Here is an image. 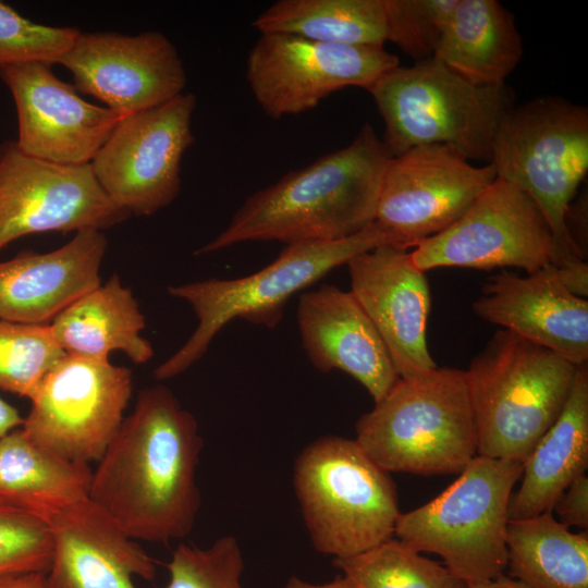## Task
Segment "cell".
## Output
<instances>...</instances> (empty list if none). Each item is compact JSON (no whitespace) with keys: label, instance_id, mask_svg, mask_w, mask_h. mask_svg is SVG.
Returning <instances> with one entry per match:
<instances>
[{"label":"cell","instance_id":"cell-1","mask_svg":"<svg viewBox=\"0 0 588 588\" xmlns=\"http://www.w3.org/2000/svg\"><path fill=\"white\" fill-rule=\"evenodd\" d=\"M195 417L161 384L143 389L91 473L88 499L134 540L186 537L200 506Z\"/></svg>","mask_w":588,"mask_h":588},{"label":"cell","instance_id":"cell-2","mask_svg":"<svg viewBox=\"0 0 588 588\" xmlns=\"http://www.w3.org/2000/svg\"><path fill=\"white\" fill-rule=\"evenodd\" d=\"M392 156L375 128L364 124L346 147L290 171L248 196L226 228L195 252L215 253L245 242H331L375 221Z\"/></svg>","mask_w":588,"mask_h":588},{"label":"cell","instance_id":"cell-3","mask_svg":"<svg viewBox=\"0 0 588 588\" xmlns=\"http://www.w3.org/2000/svg\"><path fill=\"white\" fill-rule=\"evenodd\" d=\"M576 369L509 330L494 332L464 370L477 455L523 464L561 414Z\"/></svg>","mask_w":588,"mask_h":588},{"label":"cell","instance_id":"cell-4","mask_svg":"<svg viewBox=\"0 0 588 588\" xmlns=\"http://www.w3.org/2000/svg\"><path fill=\"white\" fill-rule=\"evenodd\" d=\"M384 244L404 245L373 221L343 240L289 244L271 264L246 277L169 286V295L192 306L198 324L187 341L155 369L154 377L167 380L183 373L204 356L217 333L231 320L241 318L274 328L294 294L354 256Z\"/></svg>","mask_w":588,"mask_h":588},{"label":"cell","instance_id":"cell-5","mask_svg":"<svg viewBox=\"0 0 588 588\" xmlns=\"http://www.w3.org/2000/svg\"><path fill=\"white\" fill-rule=\"evenodd\" d=\"M355 441L388 473H462L477 455L464 370L437 367L412 379H399L359 417Z\"/></svg>","mask_w":588,"mask_h":588},{"label":"cell","instance_id":"cell-6","mask_svg":"<svg viewBox=\"0 0 588 588\" xmlns=\"http://www.w3.org/2000/svg\"><path fill=\"white\" fill-rule=\"evenodd\" d=\"M497 177L524 191L552 232V266L585 262L566 219L588 172V110L566 99L544 96L512 108L502 119L490 162Z\"/></svg>","mask_w":588,"mask_h":588},{"label":"cell","instance_id":"cell-7","mask_svg":"<svg viewBox=\"0 0 588 588\" xmlns=\"http://www.w3.org/2000/svg\"><path fill=\"white\" fill-rule=\"evenodd\" d=\"M384 123L392 157L430 144L452 146L468 160H491L498 127L514 108L505 84L479 86L436 59L397 65L368 90Z\"/></svg>","mask_w":588,"mask_h":588},{"label":"cell","instance_id":"cell-8","mask_svg":"<svg viewBox=\"0 0 588 588\" xmlns=\"http://www.w3.org/2000/svg\"><path fill=\"white\" fill-rule=\"evenodd\" d=\"M293 485L319 553L350 558L394 537L395 483L355 440L324 436L309 443L295 460Z\"/></svg>","mask_w":588,"mask_h":588},{"label":"cell","instance_id":"cell-9","mask_svg":"<svg viewBox=\"0 0 588 588\" xmlns=\"http://www.w3.org/2000/svg\"><path fill=\"white\" fill-rule=\"evenodd\" d=\"M523 464L476 455L444 491L401 513L396 539L431 552L466 584L490 580L507 567L509 504Z\"/></svg>","mask_w":588,"mask_h":588},{"label":"cell","instance_id":"cell-10","mask_svg":"<svg viewBox=\"0 0 588 588\" xmlns=\"http://www.w3.org/2000/svg\"><path fill=\"white\" fill-rule=\"evenodd\" d=\"M131 396L128 368L65 354L29 399L21 429L66 460L98 462L118 432Z\"/></svg>","mask_w":588,"mask_h":588},{"label":"cell","instance_id":"cell-11","mask_svg":"<svg viewBox=\"0 0 588 588\" xmlns=\"http://www.w3.org/2000/svg\"><path fill=\"white\" fill-rule=\"evenodd\" d=\"M196 103L193 94L183 93L124 117L91 160L105 193L128 215L151 216L177 197Z\"/></svg>","mask_w":588,"mask_h":588},{"label":"cell","instance_id":"cell-12","mask_svg":"<svg viewBox=\"0 0 588 588\" xmlns=\"http://www.w3.org/2000/svg\"><path fill=\"white\" fill-rule=\"evenodd\" d=\"M400 65L383 47L348 46L307 38L260 34L246 61L253 96L273 120L311 110L345 87L367 91L388 71Z\"/></svg>","mask_w":588,"mask_h":588},{"label":"cell","instance_id":"cell-13","mask_svg":"<svg viewBox=\"0 0 588 588\" xmlns=\"http://www.w3.org/2000/svg\"><path fill=\"white\" fill-rule=\"evenodd\" d=\"M411 250L422 270L440 267H516L527 274L552 264V232L536 203L517 186L497 177L465 213Z\"/></svg>","mask_w":588,"mask_h":588},{"label":"cell","instance_id":"cell-14","mask_svg":"<svg viewBox=\"0 0 588 588\" xmlns=\"http://www.w3.org/2000/svg\"><path fill=\"white\" fill-rule=\"evenodd\" d=\"M130 215L97 181L90 163L61 164L0 147V250L25 235L105 230Z\"/></svg>","mask_w":588,"mask_h":588},{"label":"cell","instance_id":"cell-15","mask_svg":"<svg viewBox=\"0 0 588 588\" xmlns=\"http://www.w3.org/2000/svg\"><path fill=\"white\" fill-rule=\"evenodd\" d=\"M495 179L491 163L476 167L452 146L411 148L385 168L375 221L412 248L457 221Z\"/></svg>","mask_w":588,"mask_h":588},{"label":"cell","instance_id":"cell-16","mask_svg":"<svg viewBox=\"0 0 588 588\" xmlns=\"http://www.w3.org/2000/svg\"><path fill=\"white\" fill-rule=\"evenodd\" d=\"M58 63L71 72L79 93L123 115L183 94L187 81L175 46L158 30L81 32Z\"/></svg>","mask_w":588,"mask_h":588},{"label":"cell","instance_id":"cell-17","mask_svg":"<svg viewBox=\"0 0 588 588\" xmlns=\"http://www.w3.org/2000/svg\"><path fill=\"white\" fill-rule=\"evenodd\" d=\"M17 113V148L61 164L90 163L126 115L84 100L52 64L29 62L0 68Z\"/></svg>","mask_w":588,"mask_h":588},{"label":"cell","instance_id":"cell-18","mask_svg":"<svg viewBox=\"0 0 588 588\" xmlns=\"http://www.w3.org/2000/svg\"><path fill=\"white\" fill-rule=\"evenodd\" d=\"M408 249L384 244L346 262L351 292L376 327L403 380L438 367L427 345L429 284Z\"/></svg>","mask_w":588,"mask_h":588},{"label":"cell","instance_id":"cell-19","mask_svg":"<svg viewBox=\"0 0 588 588\" xmlns=\"http://www.w3.org/2000/svg\"><path fill=\"white\" fill-rule=\"evenodd\" d=\"M480 319L543 346L572 364L588 360V299L569 292L551 265L524 277H491L471 304Z\"/></svg>","mask_w":588,"mask_h":588},{"label":"cell","instance_id":"cell-20","mask_svg":"<svg viewBox=\"0 0 588 588\" xmlns=\"http://www.w3.org/2000/svg\"><path fill=\"white\" fill-rule=\"evenodd\" d=\"M53 556L46 588H136L152 580L155 561L89 499L47 513Z\"/></svg>","mask_w":588,"mask_h":588},{"label":"cell","instance_id":"cell-21","mask_svg":"<svg viewBox=\"0 0 588 588\" xmlns=\"http://www.w3.org/2000/svg\"><path fill=\"white\" fill-rule=\"evenodd\" d=\"M297 322L303 347L318 370L348 373L375 403L399 381L380 334L351 291L323 284L303 292Z\"/></svg>","mask_w":588,"mask_h":588},{"label":"cell","instance_id":"cell-22","mask_svg":"<svg viewBox=\"0 0 588 588\" xmlns=\"http://www.w3.org/2000/svg\"><path fill=\"white\" fill-rule=\"evenodd\" d=\"M108 241L100 230L75 233L63 246L0 262V319L49 324L100 282Z\"/></svg>","mask_w":588,"mask_h":588},{"label":"cell","instance_id":"cell-23","mask_svg":"<svg viewBox=\"0 0 588 588\" xmlns=\"http://www.w3.org/2000/svg\"><path fill=\"white\" fill-rule=\"evenodd\" d=\"M588 467V365L577 366L567 401L554 424L523 463L512 493L510 519L551 512L563 491Z\"/></svg>","mask_w":588,"mask_h":588},{"label":"cell","instance_id":"cell-24","mask_svg":"<svg viewBox=\"0 0 588 588\" xmlns=\"http://www.w3.org/2000/svg\"><path fill=\"white\" fill-rule=\"evenodd\" d=\"M48 326L66 355L110 362V354L121 351L138 365L154 356L151 343L142 335L145 317L118 274L79 297Z\"/></svg>","mask_w":588,"mask_h":588},{"label":"cell","instance_id":"cell-25","mask_svg":"<svg viewBox=\"0 0 588 588\" xmlns=\"http://www.w3.org/2000/svg\"><path fill=\"white\" fill-rule=\"evenodd\" d=\"M514 15L497 0H457L433 54L479 86H501L523 57Z\"/></svg>","mask_w":588,"mask_h":588},{"label":"cell","instance_id":"cell-26","mask_svg":"<svg viewBox=\"0 0 588 588\" xmlns=\"http://www.w3.org/2000/svg\"><path fill=\"white\" fill-rule=\"evenodd\" d=\"M91 473L36 444L21 427L0 439V500L41 516L88 499Z\"/></svg>","mask_w":588,"mask_h":588},{"label":"cell","instance_id":"cell-27","mask_svg":"<svg viewBox=\"0 0 588 588\" xmlns=\"http://www.w3.org/2000/svg\"><path fill=\"white\" fill-rule=\"evenodd\" d=\"M511 577L527 588H588V531L573 532L552 512L510 519Z\"/></svg>","mask_w":588,"mask_h":588},{"label":"cell","instance_id":"cell-28","mask_svg":"<svg viewBox=\"0 0 588 588\" xmlns=\"http://www.w3.org/2000/svg\"><path fill=\"white\" fill-rule=\"evenodd\" d=\"M260 33L294 35L315 41L383 47V0H280L253 22Z\"/></svg>","mask_w":588,"mask_h":588},{"label":"cell","instance_id":"cell-29","mask_svg":"<svg viewBox=\"0 0 588 588\" xmlns=\"http://www.w3.org/2000/svg\"><path fill=\"white\" fill-rule=\"evenodd\" d=\"M333 565L355 588H467L444 564L420 555L394 537Z\"/></svg>","mask_w":588,"mask_h":588},{"label":"cell","instance_id":"cell-30","mask_svg":"<svg viewBox=\"0 0 588 588\" xmlns=\"http://www.w3.org/2000/svg\"><path fill=\"white\" fill-rule=\"evenodd\" d=\"M64 356L48 324L0 319V390L29 400Z\"/></svg>","mask_w":588,"mask_h":588},{"label":"cell","instance_id":"cell-31","mask_svg":"<svg viewBox=\"0 0 588 588\" xmlns=\"http://www.w3.org/2000/svg\"><path fill=\"white\" fill-rule=\"evenodd\" d=\"M53 539L46 517L0 500V579L47 574Z\"/></svg>","mask_w":588,"mask_h":588},{"label":"cell","instance_id":"cell-32","mask_svg":"<svg viewBox=\"0 0 588 588\" xmlns=\"http://www.w3.org/2000/svg\"><path fill=\"white\" fill-rule=\"evenodd\" d=\"M244 566L233 536H223L207 548L181 543L167 564L166 588H243Z\"/></svg>","mask_w":588,"mask_h":588},{"label":"cell","instance_id":"cell-33","mask_svg":"<svg viewBox=\"0 0 588 588\" xmlns=\"http://www.w3.org/2000/svg\"><path fill=\"white\" fill-rule=\"evenodd\" d=\"M457 0H383L387 41L415 62L432 59Z\"/></svg>","mask_w":588,"mask_h":588},{"label":"cell","instance_id":"cell-34","mask_svg":"<svg viewBox=\"0 0 588 588\" xmlns=\"http://www.w3.org/2000/svg\"><path fill=\"white\" fill-rule=\"evenodd\" d=\"M81 30L35 23L0 1V68L29 62L58 63Z\"/></svg>","mask_w":588,"mask_h":588},{"label":"cell","instance_id":"cell-35","mask_svg":"<svg viewBox=\"0 0 588 588\" xmlns=\"http://www.w3.org/2000/svg\"><path fill=\"white\" fill-rule=\"evenodd\" d=\"M556 519L567 527L588 530V477L578 476L558 498L551 510Z\"/></svg>","mask_w":588,"mask_h":588},{"label":"cell","instance_id":"cell-36","mask_svg":"<svg viewBox=\"0 0 588 588\" xmlns=\"http://www.w3.org/2000/svg\"><path fill=\"white\" fill-rule=\"evenodd\" d=\"M23 421L24 417L20 415L19 411L0 397V439L20 428Z\"/></svg>","mask_w":588,"mask_h":588},{"label":"cell","instance_id":"cell-37","mask_svg":"<svg viewBox=\"0 0 588 588\" xmlns=\"http://www.w3.org/2000/svg\"><path fill=\"white\" fill-rule=\"evenodd\" d=\"M0 588H46L45 574L32 573L1 578Z\"/></svg>","mask_w":588,"mask_h":588},{"label":"cell","instance_id":"cell-38","mask_svg":"<svg viewBox=\"0 0 588 588\" xmlns=\"http://www.w3.org/2000/svg\"><path fill=\"white\" fill-rule=\"evenodd\" d=\"M283 588H355L346 578L339 576L327 583L316 584L292 576L287 579Z\"/></svg>","mask_w":588,"mask_h":588},{"label":"cell","instance_id":"cell-39","mask_svg":"<svg viewBox=\"0 0 588 588\" xmlns=\"http://www.w3.org/2000/svg\"><path fill=\"white\" fill-rule=\"evenodd\" d=\"M467 588H527V587L523 585L520 581L503 574L490 580L469 583L467 584Z\"/></svg>","mask_w":588,"mask_h":588}]
</instances>
